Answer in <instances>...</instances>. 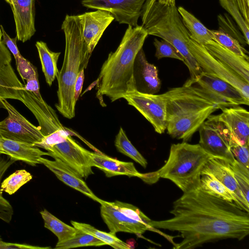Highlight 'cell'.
Returning a JSON list of instances; mask_svg holds the SVG:
<instances>
[{"mask_svg": "<svg viewBox=\"0 0 249 249\" xmlns=\"http://www.w3.org/2000/svg\"><path fill=\"white\" fill-rule=\"evenodd\" d=\"M170 213L172 217L152 220L149 225L179 233L183 239L174 245L176 249H192L222 239L242 240L249 234V212L199 187L183 193Z\"/></svg>", "mask_w": 249, "mask_h": 249, "instance_id": "cell-1", "label": "cell"}, {"mask_svg": "<svg viewBox=\"0 0 249 249\" xmlns=\"http://www.w3.org/2000/svg\"><path fill=\"white\" fill-rule=\"evenodd\" d=\"M147 36L142 25H128L119 46L109 53L101 67L96 81L99 98L106 95L114 102L137 90L134 63Z\"/></svg>", "mask_w": 249, "mask_h": 249, "instance_id": "cell-2", "label": "cell"}, {"mask_svg": "<svg viewBox=\"0 0 249 249\" xmlns=\"http://www.w3.org/2000/svg\"><path fill=\"white\" fill-rule=\"evenodd\" d=\"M61 29L65 37V50L62 67L56 78L58 103L55 107L63 117L71 119L75 116V81L81 70L86 68L91 54L83 39L76 15H66Z\"/></svg>", "mask_w": 249, "mask_h": 249, "instance_id": "cell-3", "label": "cell"}, {"mask_svg": "<svg viewBox=\"0 0 249 249\" xmlns=\"http://www.w3.org/2000/svg\"><path fill=\"white\" fill-rule=\"evenodd\" d=\"M141 17L142 26L148 35L158 36L167 41L180 53L190 74V79L186 82L194 84L202 71L190 52V35L176 5H167L157 0H146Z\"/></svg>", "mask_w": 249, "mask_h": 249, "instance_id": "cell-4", "label": "cell"}, {"mask_svg": "<svg viewBox=\"0 0 249 249\" xmlns=\"http://www.w3.org/2000/svg\"><path fill=\"white\" fill-rule=\"evenodd\" d=\"M213 157L198 144L186 142L172 144L168 158L158 171L143 174L141 178L147 183H155L159 178L169 179L183 193L199 187L201 173Z\"/></svg>", "mask_w": 249, "mask_h": 249, "instance_id": "cell-5", "label": "cell"}, {"mask_svg": "<svg viewBox=\"0 0 249 249\" xmlns=\"http://www.w3.org/2000/svg\"><path fill=\"white\" fill-rule=\"evenodd\" d=\"M166 102L167 122L173 119L191 115L210 107L221 109L232 107L195 84H184L161 94Z\"/></svg>", "mask_w": 249, "mask_h": 249, "instance_id": "cell-6", "label": "cell"}, {"mask_svg": "<svg viewBox=\"0 0 249 249\" xmlns=\"http://www.w3.org/2000/svg\"><path fill=\"white\" fill-rule=\"evenodd\" d=\"M189 46L190 52L196 59L202 72L231 84L239 90L245 98L249 100V84L233 71L211 55L203 45L190 39Z\"/></svg>", "mask_w": 249, "mask_h": 249, "instance_id": "cell-7", "label": "cell"}, {"mask_svg": "<svg viewBox=\"0 0 249 249\" xmlns=\"http://www.w3.org/2000/svg\"><path fill=\"white\" fill-rule=\"evenodd\" d=\"M0 103L8 116L0 122V134L3 137L32 145L44 138L40 127L36 126L22 115L5 99L0 98Z\"/></svg>", "mask_w": 249, "mask_h": 249, "instance_id": "cell-8", "label": "cell"}, {"mask_svg": "<svg viewBox=\"0 0 249 249\" xmlns=\"http://www.w3.org/2000/svg\"><path fill=\"white\" fill-rule=\"evenodd\" d=\"M124 99L134 107L153 126L159 134L166 130V102L161 94L148 93L134 90Z\"/></svg>", "mask_w": 249, "mask_h": 249, "instance_id": "cell-9", "label": "cell"}, {"mask_svg": "<svg viewBox=\"0 0 249 249\" xmlns=\"http://www.w3.org/2000/svg\"><path fill=\"white\" fill-rule=\"evenodd\" d=\"M146 0H82V5L89 9H100L110 13L119 24L138 25Z\"/></svg>", "mask_w": 249, "mask_h": 249, "instance_id": "cell-10", "label": "cell"}, {"mask_svg": "<svg viewBox=\"0 0 249 249\" xmlns=\"http://www.w3.org/2000/svg\"><path fill=\"white\" fill-rule=\"evenodd\" d=\"M51 157L55 156L73 169L82 178L93 174L87 154V150L69 135L66 140L47 151Z\"/></svg>", "mask_w": 249, "mask_h": 249, "instance_id": "cell-11", "label": "cell"}, {"mask_svg": "<svg viewBox=\"0 0 249 249\" xmlns=\"http://www.w3.org/2000/svg\"><path fill=\"white\" fill-rule=\"evenodd\" d=\"M100 213L109 232L116 234L118 232H125L141 236L147 231L163 233L158 229L133 219L110 205L108 201L101 199Z\"/></svg>", "mask_w": 249, "mask_h": 249, "instance_id": "cell-12", "label": "cell"}, {"mask_svg": "<svg viewBox=\"0 0 249 249\" xmlns=\"http://www.w3.org/2000/svg\"><path fill=\"white\" fill-rule=\"evenodd\" d=\"M83 39L91 54L104 32L114 20L109 12L100 9L76 15Z\"/></svg>", "mask_w": 249, "mask_h": 249, "instance_id": "cell-13", "label": "cell"}, {"mask_svg": "<svg viewBox=\"0 0 249 249\" xmlns=\"http://www.w3.org/2000/svg\"><path fill=\"white\" fill-rule=\"evenodd\" d=\"M199 87L212 93L219 99L230 103L232 106H248L249 100L231 84L215 77L202 73L194 81Z\"/></svg>", "mask_w": 249, "mask_h": 249, "instance_id": "cell-14", "label": "cell"}, {"mask_svg": "<svg viewBox=\"0 0 249 249\" xmlns=\"http://www.w3.org/2000/svg\"><path fill=\"white\" fill-rule=\"evenodd\" d=\"M209 174L224 184L233 195L241 207L249 212V203L246 201L229 166L224 159L213 157L206 163L201 175Z\"/></svg>", "mask_w": 249, "mask_h": 249, "instance_id": "cell-15", "label": "cell"}, {"mask_svg": "<svg viewBox=\"0 0 249 249\" xmlns=\"http://www.w3.org/2000/svg\"><path fill=\"white\" fill-rule=\"evenodd\" d=\"M36 0H14L10 4L13 11L18 39L23 42L34 35Z\"/></svg>", "mask_w": 249, "mask_h": 249, "instance_id": "cell-16", "label": "cell"}, {"mask_svg": "<svg viewBox=\"0 0 249 249\" xmlns=\"http://www.w3.org/2000/svg\"><path fill=\"white\" fill-rule=\"evenodd\" d=\"M52 157L54 160L40 157L39 159V163L45 166L67 185L83 193L90 198L99 202L101 199L93 193L77 173L58 158L55 156Z\"/></svg>", "mask_w": 249, "mask_h": 249, "instance_id": "cell-17", "label": "cell"}, {"mask_svg": "<svg viewBox=\"0 0 249 249\" xmlns=\"http://www.w3.org/2000/svg\"><path fill=\"white\" fill-rule=\"evenodd\" d=\"M217 108L210 107L194 114L178 117L167 122V133L173 138L187 142Z\"/></svg>", "mask_w": 249, "mask_h": 249, "instance_id": "cell-18", "label": "cell"}, {"mask_svg": "<svg viewBox=\"0 0 249 249\" xmlns=\"http://www.w3.org/2000/svg\"><path fill=\"white\" fill-rule=\"evenodd\" d=\"M222 113L215 115L242 144L249 143V112L246 109L234 106L224 107Z\"/></svg>", "mask_w": 249, "mask_h": 249, "instance_id": "cell-19", "label": "cell"}, {"mask_svg": "<svg viewBox=\"0 0 249 249\" xmlns=\"http://www.w3.org/2000/svg\"><path fill=\"white\" fill-rule=\"evenodd\" d=\"M199 144L214 157L224 159L229 161L235 160L229 145L217 128L208 121H205L199 129Z\"/></svg>", "mask_w": 249, "mask_h": 249, "instance_id": "cell-20", "label": "cell"}, {"mask_svg": "<svg viewBox=\"0 0 249 249\" xmlns=\"http://www.w3.org/2000/svg\"><path fill=\"white\" fill-rule=\"evenodd\" d=\"M90 166L102 170L107 177L124 175L129 177L141 178L143 174L139 173L132 162L120 161L101 153L87 151Z\"/></svg>", "mask_w": 249, "mask_h": 249, "instance_id": "cell-21", "label": "cell"}, {"mask_svg": "<svg viewBox=\"0 0 249 249\" xmlns=\"http://www.w3.org/2000/svg\"><path fill=\"white\" fill-rule=\"evenodd\" d=\"M0 154H5L14 159L35 166L40 164L39 159L43 156H49L38 147L3 137L0 134Z\"/></svg>", "mask_w": 249, "mask_h": 249, "instance_id": "cell-22", "label": "cell"}, {"mask_svg": "<svg viewBox=\"0 0 249 249\" xmlns=\"http://www.w3.org/2000/svg\"><path fill=\"white\" fill-rule=\"evenodd\" d=\"M203 46L211 55L249 84V60L227 50L213 40H210Z\"/></svg>", "mask_w": 249, "mask_h": 249, "instance_id": "cell-23", "label": "cell"}, {"mask_svg": "<svg viewBox=\"0 0 249 249\" xmlns=\"http://www.w3.org/2000/svg\"><path fill=\"white\" fill-rule=\"evenodd\" d=\"M24 86L18 80L10 63L0 68V98L22 101Z\"/></svg>", "mask_w": 249, "mask_h": 249, "instance_id": "cell-24", "label": "cell"}, {"mask_svg": "<svg viewBox=\"0 0 249 249\" xmlns=\"http://www.w3.org/2000/svg\"><path fill=\"white\" fill-rule=\"evenodd\" d=\"M135 63L138 74L146 87L145 93L155 94L158 92L160 89L161 82L157 68L147 61L142 48L138 53Z\"/></svg>", "mask_w": 249, "mask_h": 249, "instance_id": "cell-25", "label": "cell"}, {"mask_svg": "<svg viewBox=\"0 0 249 249\" xmlns=\"http://www.w3.org/2000/svg\"><path fill=\"white\" fill-rule=\"evenodd\" d=\"M36 46L46 81L49 86H51L55 78H57L58 75L57 61L61 53L51 51L47 44L42 41H37Z\"/></svg>", "mask_w": 249, "mask_h": 249, "instance_id": "cell-26", "label": "cell"}, {"mask_svg": "<svg viewBox=\"0 0 249 249\" xmlns=\"http://www.w3.org/2000/svg\"><path fill=\"white\" fill-rule=\"evenodd\" d=\"M177 8L183 23L189 33L190 39L202 45L212 40L209 30L197 18L183 7Z\"/></svg>", "mask_w": 249, "mask_h": 249, "instance_id": "cell-27", "label": "cell"}, {"mask_svg": "<svg viewBox=\"0 0 249 249\" xmlns=\"http://www.w3.org/2000/svg\"><path fill=\"white\" fill-rule=\"evenodd\" d=\"M40 213L44 221V227L56 236L57 243L65 242L74 236L76 229L73 226L65 224L46 209L41 211Z\"/></svg>", "mask_w": 249, "mask_h": 249, "instance_id": "cell-28", "label": "cell"}, {"mask_svg": "<svg viewBox=\"0 0 249 249\" xmlns=\"http://www.w3.org/2000/svg\"><path fill=\"white\" fill-rule=\"evenodd\" d=\"M199 187L203 191L213 196L234 202L241 207L231 192L214 177L209 174L201 175Z\"/></svg>", "mask_w": 249, "mask_h": 249, "instance_id": "cell-29", "label": "cell"}, {"mask_svg": "<svg viewBox=\"0 0 249 249\" xmlns=\"http://www.w3.org/2000/svg\"><path fill=\"white\" fill-rule=\"evenodd\" d=\"M71 224L74 228L80 229L89 233L104 242L106 245H109L116 249H129L130 246L123 241L111 232L101 231L92 226L84 223L71 221Z\"/></svg>", "mask_w": 249, "mask_h": 249, "instance_id": "cell-30", "label": "cell"}, {"mask_svg": "<svg viewBox=\"0 0 249 249\" xmlns=\"http://www.w3.org/2000/svg\"><path fill=\"white\" fill-rule=\"evenodd\" d=\"M209 32L212 40L227 50L249 60L248 52L238 40L224 30L220 28L217 30H209Z\"/></svg>", "mask_w": 249, "mask_h": 249, "instance_id": "cell-31", "label": "cell"}, {"mask_svg": "<svg viewBox=\"0 0 249 249\" xmlns=\"http://www.w3.org/2000/svg\"><path fill=\"white\" fill-rule=\"evenodd\" d=\"M114 144L119 152L131 158L143 168L146 167V160L132 144L121 127L115 137Z\"/></svg>", "mask_w": 249, "mask_h": 249, "instance_id": "cell-32", "label": "cell"}, {"mask_svg": "<svg viewBox=\"0 0 249 249\" xmlns=\"http://www.w3.org/2000/svg\"><path fill=\"white\" fill-rule=\"evenodd\" d=\"M74 236L65 242L57 243L55 249H68L86 246H102L106 244L92 235L76 228Z\"/></svg>", "mask_w": 249, "mask_h": 249, "instance_id": "cell-33", "label": "cell"}, {"mask_svg": "<svg viewBox=\"0 0 249 249\" xmlns=\"http://www.w3.org/2000/svg\"><path fill=\"white\" fill-rule=\"evenodd\" d=\"M32 175L24 169L17 170L6 178L1 183L0 191L10 195L32 179Z\"/></svg>", "mask_w": 249, "mask_h": 249, "instance_id": "cell-34", "label": "cell"}, {"mask_svg": "<svg viewBox=\"0 0 249 249\" xmlns=\"http://www.w3.org/2000/svg\"><path fill=\"white\" fill-rule=\"evenodd\" d=\"M228 163L246 201L249 203V169L235 159L232 161H228Z\"/></svg>", "mask_w": 249, "mask_h": 249, "instance_id": "cell-35", "label": "cell"}, {"mask_svg": "<svg viewBox=\"0 0 249 249\" xmlns=\"http://www.w3.org/2000/svg\"><path fill=\"white\" fill-rule=\"evenodd\" d=\"M221 6L232 17L242 31L247 44L249 43V24L243 17L237 0H219Z\"/></svg>", "mask_w": 249, "mask_h": 249, "instance_id": "cell-36", "label": "cell"}, {"mask_svg": "<svg viewBox=\"0 0 249 249\" xmlns=\"http://www.w3.org/2000/svg\"><path fill=\"white\" fill-rule=\"evenodd\" d=\"M15 161L14 159L8 157V159H4L0 162V183L4 174ZM2 193L0 189V219L8 223L12 220L14 211L12 205L2 196Z\"/></svg>", "mask_w": 249, "mask_h": 249, "instance_id": "cell-37", "label": "cell"}, {"mask_svg": "<svg viewBox=\"0 0 249 249\" xmlns=\"http://www.w3.org/2000/svg\"><path fill=\"white\" fill-rule=\"evenodd\" d=\"M108 203L128 217L150 226L149 224L152 220L136 206L117 200L114 202H108Z\"/></svg>", "mask_w": 249, "mask_h": 249, "instance_id": "cell-38", "label": "cell"}, {"mask_svg": "<svg viewBox=\"0 0 249 249\" xmlns=\"http://www.w3.org/2000/svg\"><path fill=\"white\" fill-rule=\"evenodd\" d=\"M153 44L156 48L155 56L158 59L170 57L182 61L184 63V59L180 53L167 41L155 38Z\"/></svg>", "mask_w": 249, "mask_h": 249, "instance_id": "cell-39", "label": "cell"}, {"mask_svg": "<svg viewBox=\"0 0 249 249\" xmlns=\"http://www.w3.org/2000/svg\"><path fill=\"white\" fill-rule=\"evenodd\" d=\"M69 135H71L69 131L63 126L51 134L44 136L40 142L36 143L34 146L48 151L53 146L64 142Z\"/></svg>", "mask_w": 249, "mask_h": 249, "instance_id": "cell-40", "label": "cell"}, {"mask_svg": "<svg viewBox=\"0 0 249 249\" xmlns=\"http://www.w3.org/2000/svg\"><path fill=\"white\" fill-rule=\"evenodd\" d=\"M15 60L17 70L23 80L38 77L36 68L21 55Z\"/></svg>", "mask_w": 249, "mask_h": 249, "instance_id": "cell-41", "label": "cell"}, {"mask_svg": "<svg viewBox=\"0 0 249 249\" xmlns=\"http://www.w3.org/2000/svg\"><path fill=\"white\" fill-rule=\"evenodd\" d=\"M0 27L3 37L2 41H3L5 45L7 46L9 50L13 54L15 59H16L21 55V54L17 45V40L18 39V38L17 36L14 38H11L6 33L3 26L2 25H0Z\"/></svg>", "mask_w": 249, "mask_h": 249, "instance_id": "cell-42", "label": "cell"}, {"mask_svg": "<svg viewBox=\"0 0 249 249\" xmlns=\"http://www.w3.org/2000/svg\"><path fill=\"white\" fill-rule=\"evenodd\" d=\"M49 247H39L26 244L6 242L0 237V249H48Z\"/></svg>", "mask_w": 249, "mask_h": 249, "instance_id": "cell-43", "label": "cell"}, {"mask_svg": "<svg viewBox=\"0 0 249 249\" xmlns=\"http://www.w3.org/2000/svg\"><path fill=\"white\" fill-rule=\"evenodd\" d=\"M25 90L32 92L38 98H41L40 92L38 77H36L27 81L26 84L23 88Z\"/></svg>", "mask_w": 249, "mask_h": 249, "instance_id": "cell-44", "label": "cell"}, {"mask_svg": "<svg viewBox=\"0 0 249 249\" xmlns=\"http://www.w3.org/2000/svg\"><path fill=\"white\" fill-rule=\"evenodd\" d=\"M11 61V53L3 41L1 40L0 42V68L10 63Z\"/></svg>", "mask_w": 249, "mask_h": 249, "instance_id": "cell-45", "label": "cell"}, {"mask_svg": "<svg viewBox=\"0 0 249 249\" xmlns=\"http://www.w3.org/2000/svg\"><path fill=\"white\" fill-rule=\"evenodd\" d=\"M84 78V69H82L77 75L74 85V99L76 102L78 100L81 93Z\"/></svg>", "mask_w": 249, "mask_h": 249, "instance_id": "cell-46", "label": "cell"}, {"mask_svg": "<svg viewBox=\"0 0 249 249\" xmlns=\"http://www.w3.org/2000/svg\"><path fill=\"white\" fill-rule=\"evenodd\" d=\"M240 12L245 21L249 23V1L237 0Z\"/></svg>", "mask_w": 249, "mask_h": 249, "instance_id": "cell-47", "label": "cell"}, {"mask_svg": "<svg viewBox=\"0 0 249 249\" xmlns=\"http://www.w3.org/2000/svg\"><path fill=\"white\" fill-rule=\"evenodd\" d=\"M157 0L161 4L167 5H176V0Z\"/></svg>", "mask_w": 249, "mask_h": 249, "instance_id": "cell-48", "label": "cell"}, {"mask_svg": "<svg viewBox=\"0 0 249 249\" xmlns=\"http://www.w3.org/2000/svg\"><path fill=\"white\" fill-rule=\"evenodd\" d=\"M2 37V32H1V30L0 29V42L1 41V40H1Z\"/></svg>", "mask_w": 249, "mask_h": 249, "instance_id": "cell-49", "label": "cell"}, {"mask_svg": "<svg viewBox=\"0 0 249 249\" xmlns=\"http://www.w3.org/2000/svg\"><path fill=\"white\" fill-rule=\"evenodd\" d=\"M7 2H8L9 4H10L11 3V2L14 0H5Z\"/></svg>", "mask_w": 249, "mask_h": 249, "instance_id": "cell-50", "label": "cell"}, {"mask_svg": "<svg viewBox=\"0 0 249 249\" xmlns=\"http://www.w3.org/2000/svg\"><path fill=\"white\" fill-rule=\"evenodd\" d=\"M4 158H2L1 156H0V162L1 161H2V160L4 159Z\"/></svg>", "mask_w": 249, "mask_h": 249, "instance_id": "cell-51", "label": "cell"}, {"mask_svg": "<svg viewBox=\"0 0 249 249\" xmlns=\"http://www.w3.org/2000/svg\"></svg>", "mask_w": 249, "mask_h": 249, "instance_id": "cell-52", "label": "cell"}]
</instances>
